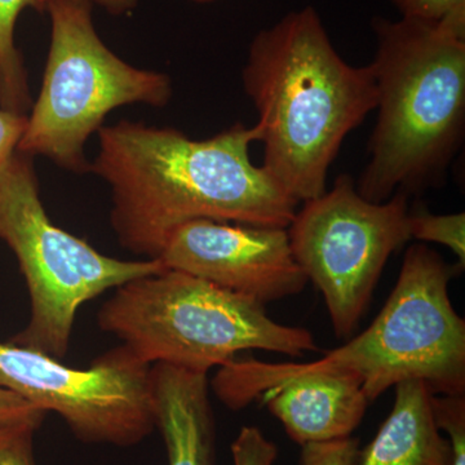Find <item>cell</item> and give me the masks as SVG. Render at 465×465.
<instances>
[{
	"mask_svg": "<svg viewBox=\"0 0 465 465\" xmlns=\"http://www.w3.org/2000/svg\"><path fill=\"white\" fill-rule=\"evenodd\" d=\"M150 376L155 427L163 437L168 465H213L215 421L207 374L157 363Z\"/></svg>",
	"mask_w": 465,
	"mask_h": 465,
	"instance_id": "7c38bea8",
	"label": "cell"
},
{
	"mask_svg": "<svg viewBox=\"0 0 465 465\" xmlns=\"http://www.w3.org/2000/svg\"><path fill=\"white\" fill-rule=\"evenodd\" d=\"M372 27L378 119L356 188L381 203L439 186L463 143L465 29L412 18Z\"/></svg>",
	"mask_w": 465,
	"mask_h": 465,
	"instance_id": "277c9868",
	"label": "cell"
},
{
	"mask_svg": "<svg viewBox=\"0 0 465 465\" xmlns=\"http://www.w3.org/2000/svg\"><path fill=\"white\" fill-rule=\"evenodd\" d=\"M402 18L450 23L465 29V0H391Z\"/></svg>",
	"mask_w": 465,
	"mask_h": 465,
	"instance_id": "e0dca14e",
	"label": "cell"
},
{
	"mask_svg": "<svg viewBox=\"0 0 465 465\" xmlns=\"http://www.w3.org/2000/svg\"><path fill=\"white\" fill-rule=\"evenodd\" d=\"M192 2L201 3V5H204V3L215 2V0H192Z\"/></svg>",
	"mask_w": 465,
	"mask_h": 465,
	"instance_id": "cb8c5ba5",
	"label": "cell"
},
{
	"mask_svg": "<svg viewBox=\"0 0 465 465\" xmlns=\"http://www.w3.org/2000/svg\"><path fill=\"white\" fill-rule=\"evenodd\" d=\"M51 45L42 88L17 152L42 155L75 173L91 171L84 146L119 106L163 108L173 97L164 73L139 69L106 47L87 0H50Z\"/></svg>",
	"mask_w": 465,
	"mask_h": 465,
	"instance_id": "8992f818",
	"label": "cell"
},
{
	"mask_svg": "<svg viewBox=\"0 0 465 465\" xmlns=\"http://www.w3.org/2000/svg\"><path fill=\"white\" fill-rule=\"evenodd\" d=\"M300 465H354L360 454V440L348 439L302 446Z\"/></svg>",
	"mask_w": 465,
	"mask_h": 465,
	"instance_id": "d6986e66",
	"label": "cell"
},
{
	"mask_svg": "<svg viewBox=\"0 0 465 465\" xmlns=\"http://www.w3.org/2000/svg\"><path fill=\"white\" fill-rule=\"evenodd\" d=\"M410 238L442 244L458 259V268L465 265V213L436 215L427 211L409 213Z\"/></svg>",
	"mask_w": 465,
	"mask_h": 465,
	"instance_id": "9a60e30c",
	"label": "cell"
},
{
	"mask_svg": "<svg viewBox=\"0 0 465 465\" xmlns=\"http://www.w3.org/2000/svg\"><path fill=\"white\" fill-rule=\"evenodd\" d=\"M50 0H41L42 11H45V5ZM92 5H100L101 8L108 11L114 16H124V15L131 14L137 7V0H87Z\"/></svg>",
	"mask_w": 465,
	"mask_h": 465,
	"instance_id": "603a6c76",
	"label": "cell"
},
{
	"mask_svg": "<svg viewBox=\"0 0 465 465\" xmlns=\"http://www.w3.org/2000/svg\"><path fill=\"white\" fill-rule=\"evenodd\" d=\"M258 401L300 446L351 437L370 405L356 378L332 372L287 376Z\"/></svg>",
	"mask_w": 465,
	"mask_h": 465,
	"instance_id": "8fae6325",
	"label": "cell"
},
{
	"mask_svg": "<svg viewBox=\"0 0 465 465\" xmlns=\"http://www.w3.org/2000/svg\"><path fill=\"white\" fill-rule=\"evenodd\" d=\"M390 416L354 465H451L452 449L440 434L433 393L420 381L396 385Z\"/></svg>",
	"mask_w": 465,
	"mask_h": 465,
	"instance_id": "4fadbf2b",
	"label": "cell"
},
{
	"mask_svg": "<svg viewBox=\"0 0 465 465\" xmlns=\"http://www.w3.org/2000/svg\"><path fill=\"white\" fill-rule=\"evenodd\" d=\"M97 320L146 365L200 374L228 365L244 351L290 357L318 351L308 330L275 322L265 305L173 269L115 289Z\"/></svg>",
	"mask_w": 465,
	"mask_h": 465,
	"instance_id": "5b68a950",
	"label": "cell"
},
{
	"mask_svg": "<svg viewBox=\"0 0 465 465\" xmlns=\"http://www.w3.org/2000/svg\"><path fill=\"white\" fill-rule=\"evenodd\" d=\"M277 446L256 427H243L232 445L234 465H273Z\"/></svg>",
	"mask_w": 465,
	"mask_h": 465,
	"instance_id": "ac0fdd59",
	"label": "cell"
},
{
	"mask_svg": "<svg viewBox=\"0 0 465 465\" xmlns=\"http://www.w3.org/2000/svg\"><path fill=\"white\" fill-rule=\"evenodd\" d=\"M158 259L166 269L262 305L298 295L308 283L293 258L287 228L193 220L173 232Z\"/></svg>",
	"mask_w": 465,
	"mask_h": 465,
	"instance_id": "30bf717a",
	"label": "cell"
},
{
	"mask_svg": "<svg viewBox=\"0 0 465 465\" xmlns=\"http://www.w3.org/2000/svg\"><path fill=\"white\" fill-rule=\"evenodd\" d=\"M91 171L112 189L119 243L158 259L179 226L193 220L287 228L299 202L250 158L253 127L237 124L207 140L174 128L121 121L103 125Z\"/></svg>",
	"mask_w": 465,
	"mask_h": 465,
	"instance_id": "6da1fadb",
	"label": "cell"
},
{
	"mask_svg": "<svg viewBox=\"0 0 465 465\" xmlns=\"http://www.w3.org/2000/svg\"><path fill=\"white\" fill-rule=\"evenodd\" d=\"M0 240L16 255L30 296V318L14 338L63 360L76 313L110 289L163 271L159 259L118 260L51 222L39 194L33 157L15 152L0 168Z\"/></svg>",
	"mask_w": 465,
	"mask_h": 465,
	"instance_id": "52a82bcc",
	"label": "cell"
},
{
	"mask_svg": "<svg viewBox=\"0 0 465 465\" xmlns=\"http://www.w3.org/2000/svg\"><path fill=\"white\" fill-rule=\"evenodd\" d=\"M35 428L23 427L0 433V465H35L33 439Z\"/></svg>",
	"mask_w": 465,
	"mask_h": 465,
	"instance_id": "44dd1931",
	"label": "cell"
},
{
	"mask_svg": "<svg viewBox=\"0 0 465 465\" xmlns=\"http://www.w3.org/2000/svg\"><path fill=\"white\" fill-rule=\"evenodd\" d=\"M150 370L124 345L81 370L35 349L0 341V385L45 414L60 415L84 442L128 448L154 430Z\"/></svg>",
	"mask_w": 465,
	"mask_h": 465,
	"instance_id": "9c48e42d",
	"label": "cell"
},
{
	"mask_svg": "<svg viewBox=\"0 0 465 465\" xmlns=\"http://www.w3.org/2000/svg\"><path fill=\"white\" fill-rule=\"evenodd\" d=\"M409 213L405 194L375 203L342 173L287 226L293 258L322 293L338 338L357 329L391 253L411 240Z\"/></svg>",
	"mask_w": 465,
	"mask_h": 465,
	"instance_id": "ba28073f",
	"label": "cell"
},
{
	"mask_svg": "<svg viewBox=\"0 0 465 465\" xmlns=\"http://www.w3.org/2000/svg\"><path fill=\"white\" fill-rule=\"evenodd\" d=\"M434 418L440 430L448 434L452 449L451 465H465V397L434 396Z\"/></svg>",
	"mask_w": 465,
	"mask_h": 465,
	"instance_id": "2e32d148",
	"label": "cell"
},
{
	"mask_svg": "<svg viewBox=\"0 0 465 465\" xmlns=\"http://www.w3.org/2000/svg\"><path fill=\"white\" fill-rule=\"evenodd\" d=\"M242 81L259 114L262 166L299 203L322 195L345 137L376 109L371 67L349 65L307 7L253 38Z\"/></svg>",
	"mask_w": 465,
	"mask_h": 465,
	"instance_id": "7a4b0ae2",
	"label": "cell"
},
{
	"mask_svg": "<svg viewBox=\"0 0 465 465\" xmlns=\"http://www.w3.org/2000/svg\"><path fill=\"white\" fill-rule=\"evenodd\" d=\"M27 125V115L0 109V168L17 150Z\"/></svg>",
	"mask_w": 465,
	"mask_h": 465,
	"instance_id": "7402d4cb",
	"label": "cell"
},
{
	"mask_svg": "<svg viewBox=\"0 0 465 465\" xmlns=\"http://www.w3.org/2000/svg\"><path fill=\"white\" fill-rule=\"evenodd\" d=\"M45 418V411L0 385V433L23 427L38 430Z\"/></svg>",
	"mask_w": 465,
	"mask_h": 465,
	"instance_id": "ffe728a7",
	"label": "cell"
},
{
	"mask_svg": "<svg viewBox=\"0 0 465 465\" xmlns=\"http://www.w3.org/2000/svg\"><path fill=\"white\" fill-rule=\"evenodd\" d=\"M27 8L42 11L41 0H0V106L20 114H25L32 99L15 30L18 17Z\"/></svg>",
	"mask_w": 465,
	"mask_h": 465,
	"instance_id": "5bb4252c",
	"label": "cell"
},
{
	"mask_svg": "<svg viewBox=\"0 0 465 465\" xmlns=\"http://www.w3.org/2000/svg\"><path fill=\"white\" fill-rule=\"evenodd\" d=\"M454 269L436 251L414 244L406 251L399 280L366 331L308 363L232 361L213 381L219 400L232 410L258 401L291 375H351L370 403L407 381H423L434 396L465 391V322L452 307Z\"/></svg>",
	"mask_w": 465,
	"mask_h": 465,
	"instance_id": "3957f363",
	"label": "cell"
}]
</instances>
